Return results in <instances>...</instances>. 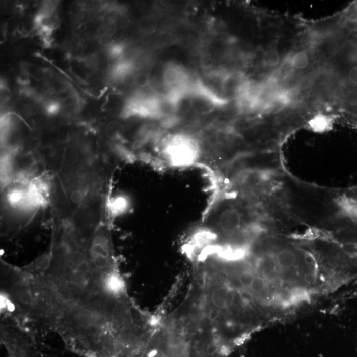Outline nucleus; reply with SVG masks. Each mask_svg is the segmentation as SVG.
I'll return each mask as SVG.
<instances>
[{"label": "nucleus", "instance_id": "f257e3e1", "mask_svg": "<svg viewBox=\"0 0 357 357\" xmlns=\"http://www.w3.org/2000/svg\"><path fill=\"white\" fill-rule=\"evenodd\" d=\"M199 142L187 133H175L168 136L161 147V157L171 168L191 167L201 157Z\"/></svg>", "mask_w": 357, "mask_h": 357}, {"label": "nucleus", "instance_id": "f03ea898", "mask_svg": "<svg viewBox=\"0 0 357 357\" xmlns=\"http://www.w3.org/2000/svg\"><path fill=\"white\" fill-rule=\"evenodd\" d=\"M161 81L165 95L174 102L191 92L197 82L185 68L176 63H168L164 66Z\"/></svg>", "mask_w": 357, "mask_h": 357}, {"label": "nucleus", "instance_id": "7ed1b4c3", "mask_svg": "<svg viewBox=\"0 0 357 357\" xmlns=\"http://www.w3.org/2000/svg\"><path fill=\"white\" fill-rule=\"evenodd\" d=\"M241 216L238 210L228 208L219 216L217 226L212 227L219 238L232 236L239 232L241 228Z\"/></svg>", "mask_w": 357, "mask_h": 357}, {"label": "nucleus", "instance_id": "20e7f679", "mask_svg": "<svg viewBox=\"0 0 357 357\" xmlns=\"http://www.w3.org/2000/svg\"><path fill=\"white\" fill-rule=\"evenodd\" d=\"M303 99V94L298 88H290L277 92L274 101L281 105L292 106L300 103Z\"/></svg>", "mask_w": 357, "mask_h": 357}, {"label": "nucleus", "instance_id": "39448f33", "mask_svg": "<svg viewBox=\"0 0 357 357\" xmlns=\"http://www.w3.org/2000/svg\"><path fill=\"white\" fill-rule=\"evenodd\" d=\"M130 202L125 195H119L115 197L111 204V212L113 216H119L125 214L130 209Z\"/></svg>", "mask_w": 357, "mask_h": 357}, {"label": "nucleus", "instance_id": "423d86ee", "mask_svg": "<svg viewBox=\"0 0 357 357\" xmlns=\"http://www.w3.org/2000/svg\"><path fill=\"white\" fill-rule=\"evenodd\" d=\"M332 120L329 116L324 114H318L313 117L309 122V126L314 131L324 132L331 127Z\"/></svg>", "mask_w": 357, "mask_h": 357}, {"label": "nucleus", "instance_id": "0eeeda50", "mask_svg": "<svg viewBox=\"0 0 357 357\" xmlns=\"http://www.w3.org/2000/svg\"><path fill=\"white\" fill-rule=\"evenodd\" d=\"M157 25L158 24L156 17L152 15H146L140 20L139 29L144 35H152L156 32Z\"/></svg>", "mask_w": 357, "mask_h": 357}, {"label": "nucleus", "instance_id": "6e6552de", "mask_svg": "<svg viewBox=\"0 0 357 357\" xmlns=\"http://www.w3.org/2000/svg\"><path fill=\"white\" fill-rule=\"evenodd\" d=\"M310 64V59L307 53L300 52L295 54L292 57L291 64L292 67L298 70H303L307 68Z\"/></svg>", "mask_w": 357, "mask_h": 357}, {"label": "nucleus", "instance_id": "1a4fd4ad", "mask_svg": "<svg viewBox=\"0 0 357 357\" xmlns=\"http://www.w3.org/2000/svg\"><path fill=\"white\" fill-rule=\"evenodd\" d=\"M263 63L269 67H276L280 63V55L276 50H268L264 55Z\"/></svg>", "mask_w": 357, "mask_h": 357}, {"label": "nucleus", "instance_id": "9d476101", "mask_svg": "<svg viewBox=\"0 0 357 357\" xmlns=\"http://www.w3.org/2000/svg\"><path fill=\"white\" fill-rule=\"evenodd\" d=\"M81 39L78 35L72 33L68 35L66 40V46L71 52H75L80 48Z\"/></svg>", "mask_w": 357, "mask_h": 357}, {"label": "nucleus", "instance_id": "9b49d317", "mask_svg": "<svg viewBox=\"0 0 357 357\" xmlns=\"http://www.w3.org/2000/svg\"><path fill=\"white\" fill-rule=\"evenodd\" d=\"M118 18V12L115 9H108L102 16V21L103 25L111 26L117 21Z\"/></svg>", "mask_w": 357, "mask_h": 357}, {"label": "nucleus", "instance_id": "f8f14e48", "mask_svg": "<svg viewBox=\"0 0 357 357\" xmlns=\"http://www.w3.org/2000/svg\"><path fill=\"white\" fill-rule=\"evenodd\" d=\"M26 70L29 75L34 77L37 80H41L45 76V72L42 68L33 64H28L26 66Z\"/></svg>", "mask_w": 357, "mask_h": 357}, {"label": "nucleus", "instance_id": "ddd939ff", "mask_svg": "<svg viewBox=\"0 0 357 357\" xmlns=\"http://www.w3.org/2000/svg\"><path fill=\"white\" fill-rule=\"evenodd\" d=\"M348 77L352 85L357 86V66H354L350 70Z\"/></svg>", "mask_w": 357, "mask_h": 357}, {"label": "nucleus", "instance_id": "4468645a", "mask_svg": "<svg viewBox=\"0 0 357 357\" xmlns=\"http://www.w3.org/2000/svg\"><path fill=\"white\" fill-rule=\"evenodd\" d=\"M353 115L357 119V107L353 111Z\"/></svg>", "mask_w": 357, "mask_h": 357}]
</instances>
